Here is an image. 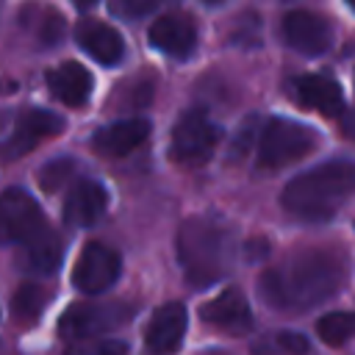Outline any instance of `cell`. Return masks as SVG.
<instances>
[{"label": "cell", "mask_w": 355, "mask_h": 355, "mask_svg": "<svg viewBox=\"0 0 355 355\" xmlns=\"http://www.w3.org/2000/svg\"><path fill=\"white\" fill-rule=\"evenodd\" d=\"M119 272H122V261L119 255L108 247V244H100V241H89L78 261H75V269H72V283L86 291V294H100L105 288H111L116 280H119Z\"/></svg>", "instance_id": "8"}, {"label": "cell", "mask_w": 355, "mask_h": 355, "mask_svg": "<svg viewBox=\"0 0 355 355\" xmlns=\"http://www.w3.org/2000/svg\"><path fill=\"white\" fill-rule=\"evenodd\" d=\"M219 144V128L200 111H186L172 128L169 153L180 166H202Z\"/></svg>", "instance_id": "5"}, {"label": "cell", "mask_w": 355, "mask_h": 355, "mask_svg": "<svg viewBox=\"0 0 355 355\" xmlns=\"http://www.w3.org/2000/svg\"><path fill=\"white\" fill-rule=\"evenodd\" d=\"M316 333L324 344L330 347H341L347 341L355 338V311H344V313H327L316 322Z\"/></svg>", "instance_id": "21"}, {"label": "cell", "mask_w": 355, "mask_h": 355, "mask_svg": "<svg viewBox=\"0 0 355 355\" xmlns=\"http://www.w3.org/2000/svg\"><path fill=\"white\" fill-rule=\"evenodd\" d=\"M67 355H128V347H125V341H116V338H103V341L78 344V347L67 349Z\"/></svg>", "instance_id": "23"}, {"label": "cell", "mask_w": 355, "mask_h": 355, "mask_svg": "<svg viewBox=\"0 0 355 355\" xmlns=\"http://www.w3.org/2000/svg\"><path fill=\"white\" fill-rule=\"evenodd\" d=\"M349 8H352V11H355V0H349Z\"/></svg>", "instance_id": "28"}, {"label": "cell", "mask_w": 355, "mask_h": 355, "mask_svg": "<svg viewBox=\"0 0 355 355\" xmlns=\"http://www.w3.org/2000/svg\"><path fill=\"white\" fill-rule=\"evenodd\" d=\"M61 255H64V244L61 239L53 233V230H42L36 233L33 239H28L19 250V266L25 272H33V275H53L61 263Z\"/></svg>", "instance_id": "19"}, {"label": "cell", "mask_w": 355, "mask_h": 355, "mask_svg": "<svg viewBox=\"0 0 355 355\" xmlns=\"http://www.w3.org/2000/svg\"><path fill=\"white\" fill-rule=\"evenodd\" d=\"M341 128H344V133H347L349 139H355V111H347V114H344Z\"/></svg>", "instance_id": "27"}, {"label": "cell", "mask_w": 355, "mask_h": 355, "mask_svg": "<svg viewBox=\"0 0 355 355\" xmlns=\"http://www.w3.org/2000/svg\"><path fill=\"white\" fill-rule=\"evenodd\" d=\"M47 302H50V294H47L42 286H36V283H22V286L14 291L11 313H14V319H17L19 324L28 327V324L39 322L42 311L47 308Z\"/></svg>", "instance_id": "20"}, {"label": "cell", "mask_w": 355, "mask_h": 355, "mask_svg": "<svg viewBox=\"0 0 355 355\" xmlns=\"http://www.w3.org/2000/svg\"><path fill=\"white\" fill-rule=\"evenodd\" d=\"M147 136H150L147 119H122V122H114V125L97 130L92 139V147L105 158H125L139 144H144Z\"/></svg>", "instance_id": "14"}, {"label": "cell", "mask_w": 355, "mask_h": 355, "mask_svg": "<svg viewBox=\"0 0 355 355\" xmlns=\"http://www.w3.org/2000/svg\"><path fill=\"white\" fill-rule=\"evenodd\" d=\"M72 175V161L69 158H61V161H50L42 172H39V183L44 191H55L64 186V180Z\"/></svg>", "instance_id": "22"}, {"label": "cell", "mask_w": 355, "mask_h": 355, "mask_svg": "<svg viewBox=\"0 0 355 355\" xmlns=\"http://www.w3.org/2000/svg\"><path fill=\"white\" fill-rule=\"evenodd\" d=\"M47 86L53 97H58L64 105H83L92 94V72L80 67L78 61H64L61 67L47 72Z\"/></svg>", "instance_id": "16"}, {"label": "cell", "mask_w": 355, "mask_h": 355, "mask_svg": "<svg viewBox=\"0 0 355 355\" xmlns=\"http://www.w3.org/2000/svg\"><path fill=\"white\" fill-rule=\"evenodd\" d=\"M316 147V133L305 125L288 119H272L258 144V166L261 169H280L300 158H305Z\"/></svg>", "instance_id": "4"}, {"label": "cell", "mask_w": 355, "mask_h": 355, "mask_svg": "<svg viewBox=\"0 0 355 355\" xmlns=\"http://www.w3.org/2000/svg\"><path fill=\"white\" fill-rule=\"evenodd\" d=\"M78 42L80 47L100 64L111 67L116 64L122 55H125V42L122 36L111 28V25H103V22H94V19H86L78 25Z\"/></svg>", "instance_id": "18"}, {"label": "cell", "mask_w": 355, "mask_h": 355, "mask_svg": "<svg viewBox=\"0 0 355 355\" xmlns=\"http://www.w3.org/2000/svg\"><path fill=\"white\" fill-rule=\"evenodd\" d=\"M275 344L286 352V355H305L308 352V341L300 336V333H291V330H283L275 336Z\"/></svg>", "instance_id": "26"}, {"label": "cell", "mask_w": 355, "mask_h": 355, "mask_svg": "<svg viewBox=\"0 0 355 355\" xmlns=\"http://www.w3.org/2000/svg\"><path fill=\"white\" fill-rule=\"evenodd\" d=\"M294 94L302 105L322 111L324 116H336L344 108V97H341V86L333 78L324 75H302L294 80Z\"/></svg>", "instance_id": "17"}, {"label": "cell", "mask_w": 355, "mask_h": 355, "mask_svg": "<svg viewBox=\"0 0 355 355\" xmlns=\"http://www.w3.org/2000/svg\"><path fill=\"white\" fill-rule=\"evenodd\" d=\"M150 44L172 58H189L197 47V25L191 17L172 11L150 25Z\"/></svg>", "instance_id": "10"}, {"label": "cell", "mask_w": 355, "mask_h": 355, "mask_svg": "<svg viewBox=\"0 0 355 355\" xmlns=\"http://www.w3.org/2000/svg\"><path fill=\"white\" fill-rule=\"evenodd\" d=\"M202 322L230 333V336H244L252 327V311L247 297L239 288H227L222 294H216L211 302H205L200 308Z\"/></svg>", "instance_id": "11"}, {"label": "cell", "mask_w": 355, "mask_h": 355, "mask_svg": "<svg viewBox=\"0 0 355 355\" xmlns=\"http://www.w3.org/2000/svg\"><path fill=\"white\" fill-rule=\"evenodd\" d=\"M347 277V261L322 247L291 252L277 269L263 272L261 294L277 308H311L333 297Z\"/></svg>", "instance_id": "1"}, {"label": "cell", "mask_w": 355, "mask_h": 355, "mask_svg": "<svg viewBox=\"0 0 355 355\" xmlns=\"http://www.w3.org/2000/svg\"><path fill=\"white\" fill-rule=\"evenodd\" d=\"M158 3L155 0H119V3H111V14H122V17H144L155 8Z\"/></svg>", "instance_id": "24"}, {"label": "cell", "mask_w": 355, "mask_h": 355, "mask_svg": "<svg viewBox=\"0 0 355 355\" xmlns=\"http://www.w3.org/2000/svg\"><path fill=\"white\" fill-rule=\"evenodd\" d=\"M61 128H64V119L55 116L53 111L31 108V111H25V114L17 119L14 136H11V141L3 147V153H8L6 158H19V155H25L28 150H33L36 144H42L44 139L58 136Z\"/></svg>", "instance_id": "12"}, {"label": "cell", "mask_w": 355, "mask_h": 355, "mask_svg": "<svg viewBox=\"0 0 355 355\" xmlns=\"http://www.w3.org/2000/svg\"><path fill=\"white\" fill-rule=\"evenodd\" d=\"M130 316V308L122 302H78L58 319V333L67 341L92 338L97 333H108Z\"/></svg>", "instance_id": "6"}, {"label": "cell", "mask_w": 355, "mask_h": 355, "mask_svg": "<svg viewBox=\"0 0 355 355\" xmlns=\"http://www.w3.org/2000/svg\"><path fill=\"white\" fill-rule=\"evenodd\" d=\"M108 194L97 180H78L64 200V219L78 227H89L105 211Z\"/></svg>", "instance_id": "15"}, {"label": "cell", "mask_w": 355, "mask_h": 355, "mask_svg": "<svg viewBox=\"0 0 355 355\" xmlns=\"http://www.w3.org/2000/svg\"><path fill=\"white\" fill-rule=\"evenodd\" d=\"M283 36L294 50H300L305 55H319L333 42V25L327 17H322L316 11L297 8L283 17Z\"/></svg>", "instance_id": "9"}, {"label": "cell", "mask_w": 355, "mask_h": 355, "mask_svg": "<svg viewBox=\"0 0 355 355\" xmlns=\"http://www.w3.org/2000/svg\"><path fill=\"white\" fill-rule=\"evenodd\" d=\"M186 308L180 302H166L161 305L150 324H147V333H144V341H147V349L155 352V355H169L175 352L180 344H183V336H186Z\"/></svg>", "instance_id": "13"}, {"label": "cell", "mask_w": 355, "mask_h": 355, "mask_svg": "<svg viewBox=\"0 0 355 355\" xmlns=\"http://www.w3.org/2000/svg\"><path fill=\"white\" fill-rule=\"evenodd\" d=\"M44 230V216L25 189H6L0 194V244L28 241Z\"/></svg>", "instance_id": "7"}, {"label": "cell", "mask_w": 355, "mask_h": 355, "mask_svg": "<svg viewBox=\"0 0 355 355\" xmlns=\"http://www.w3.org/2000/svg\"><path fill=\"white\" fill-rule=\"evenodd\" d=\"M61 36H64V19L55 11H47L44 14V22L39 25V39L44 44H55Z\"/></svg>", "instance_id": "25"}, {"label": "cell", "mask_w": 355, "mask_h": 355, "mask_svg": "<svg viewBox=\"0 0 355 355\" xmlns=\"http://www.w3.org/2000/svg\"><path fill=\"white\" fill-rule=\"evenodd\" d=\"M178 258L191 286H208L227 272L233 258V236L214 219L191 216L178 230Z\"/></svg>", "instance_id": "3"}, {"label": "cell", "mask_w": 355, "mask_h": 355, "mask_svg": "<svg viewBox=\"0 0 355 355\" xmlns=\"http://www.w3.org/2000/svg\"><path fill=\"white\" fill-rule=\"evenodd\" d=\"M352 191H355V164L327 161L286 183L280 202L288 214L319 222V219H330Z\"/></svg>", "instance_id": "2"}]
</instances>
